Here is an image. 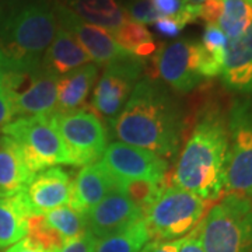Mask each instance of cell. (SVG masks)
I'll use <instances>...</instances> for the list:
<instances>
[{"instance_id":"cell-1","label":"cell","mask_w":252,"mask_h":252,"mask_svg":"<svg viewBox=\"0 0 252 252\" xmlns=\"http://www.w3.org/2000/svg\"><path fill=\"white\" fill-rule=\"evenodd\" d=\"M185 124L184 109L171 91L158 80L144 77L112 121V130L119 142L167 160L178 152Z\"/></svg>"},{"instance_id":"cell-9","label":"cell","mask_w":252,"mask_h":252,"mask_svg":"<svg viewBox=\"0 0 252 252\" xmlns=\"http://www.w3.org/2000/svg\"><path fill=\"white\" fill-rule=\"evenodd\" d=\"M153 77L174 91L188 94L200 87L206 79L200 73V41L182 38L157 48L153 58Z\"/></svg>"},{"instance_id":"cell-14","label":"cell","mask_w":252,"mask_h":252,"mask_svg":"<svg viewBox=\"0 0 252 252\" xmlns=\"http://www.w3.org/2000/svg\"><path fill=\"white\" fill-rule=\"evenodd\" d=\"M73 178L70 172L61 167H51L36 172L23 192L21 198L30 216L45 215L58 207L70 206Z\"/></svg>"},{"instance_id":"cell-33","label":"cell","mask_w":252,"mask_h":252,"mask_svg":"<svg viewBox=\"0 0 252 252\" xmlns=\"http://www.w3.org/2000/svg\"><path fill=\"white\" fill-rule=\"evenodd\" d=\"M202 221L188 235L182 238L178 252H205L202 244Z\"/></svg>"},{"instance_id":"cell-3","label":"cell","mask_w":252,"mask_h":252,"mask_svg":"<svg viewBox=\"0 0 252 252\" xmlns=\"http://www.w3.org/2000/svg\"><path fill=\"white\" fill-rule=\"evenodd\" d=\"M58 28L49 0H10L0 4V66L6 73H32Z\"/></svg>"},{"instance_id":"cell-23","label":"cell","mask_w":252,"mask_h":252,"mask_svg":"<svg viewBox=\"0 0 252 252\" xmlns=\"http://www.w3.org/2000/svg\"><path fill=\"white\" fill-rule=\"evenodd\" d=\"M150 240L146 221L140 219L117 233L97 238L93 252H140Z\"/></svg>"},{"instance_id":"cell-31","label":"cell","mask_w":252,"mask_h":252,"mask_svg":"<svg viewBox=\"0 0 252 252\" xmlns=\"http://www.w3.org/2000/svg\"><path fill=\"white\" fill-rule=\"evenodd\" d=\"M95 240H97V238H95L90 230L87 228V230H86L83 234L79 235V237L66 241L64 245L59 250V252H93Z\"/></svg>"},{"instance_id":"cell-29","label":"cell","mask_w":252,"mask_h":252,"mask_svg":"<svg viewBox=\"0 0 252 252\" xmlns=\"http://www.w3.org/2000/svg\"><path fill=\"white\" fill-rule=\"evenodd\" d=\"M200 44L207 52H210L216 59L224 63L228 39L217 24H206Z\"/></svg>"},{"instance_id":"cell-22","label":"cell","mask_w":252,"mask_h":252,"mask_svg":"<svg viewBox=\"0 0 252 252\" xmlns=\"http://www.w3.org/2000/svg\"><path fill=\"white\" fill-rule=\"evenodd\" d=\"M27 206L21 195L0 198V251L7 250L28 234Z\"/></svg>"},{"instance_id":"cell-7","label":"cell","mask_w":252,"mask_h":252,"mask_svg":"<svg viewBox=\"0 0 252 252\" xmlns=\"http://www.w3.org/2000/svg\"><path fill=\"white\" fill-rule=\"evenodd\" d=\"M51 121L62 139L70 164L84 167L97 162L108 146V133L91 107L54 112Z\"/></svg>"},{"instance_id":"cell-8","label":"cell","mask_w":252,"mask_h":252,"mask_svg":"<svg viewBox=\"0 0 252 252\" xmlns=\"http://www.w3.org/2000/svg\"><path fill=\"white\" fill-rule=\"evenodd\" d=\"M228 160L224 195H247L252 189V101L237 99L227 115Z\"/></svg>"},{"instance_id":"cell-11","label":"cell","mask_w":252,"mask_h":252,"mask_svg":"<svg viewBox=\"0 0 252 252\" xmlns=\"http://www.w3.org/2000/svg\"><path fill=\"white\" fill-rule=\"evenodd\" d=\"M58 79L41 67L32 73H6L3 87L13 97L16 117L52 115L58 104Z\"/></svg>"},{"instance_id":"cell-39","label":"cell","mask_w":252,"mask_h":252,"mask_svg":"<svg viewBox=\"0 0 252 252\" xmlns=\"http://www.w3.org/2000/svg\"><path fill=\"white\" fill-rule=\"evenodd\" d=\"M245 196H247V198H248V200H250V202L252 203V189H250V190L247 192V195H245Z\"/></svg>"},{"instance_id":"cell-5","label":"cell","mask_w":252,"mask_h":252,"mask_svg":"<svg viewBox=\"0 0 252 252\" xmlns=\"http://www.w3.org/2000/svg\"><path fill=\"white\" fill-rule=\"evenodd\" d=\"M210 203L177 185H167L144 215L152 240L172 241L188 235L205 219Z\"/></svg>"},{"instance_id":"cell-35","label":"cell","mask_w":252,"mask_h":252,"mask_svg":"<svg viewBox=\"0 0 252 252\" xmlns=\"http://www.w3.org/2000/svg\"><path fill=\"white\" fill-rule=\"evenodd\" d=\"M182 243V238L180 240H172V241H157L153 240L143 248V252H178Z\"/></svg>"},{"instance_id":"cell-24","label":"cell","mask_w":252,"mask_h":252,"mask_svg":"<svg viewBox=\"0 0 252 252\" xmlns=\"http://www.w3.org/2000/svg\"><path fill=\"white\" fill-rule=\"evenodd\" d=\"M117 44L126 52L139 59L149 58L157 51L153 36L143 24L135 23L132 20L125 21L121 27L111 32Z\"/></svg>"},{"instance_id":"cell-15","label":"cell","mask_w":252,"mask_h":252,"mask_svg":"<svg viewBox=\"0 0 252 252\" xmlns=\"http://www.w3.org/2000/svg\"><path fill=\"white\" fill-rule=\"evenodd\" d=\"M87 228L95 238L117 233L140 219L143 213L119 189L109 192L99 203L86 213Z\"/></svg>"},{"instance_id":"cell-20","label":"cell","mask_w":252,"mask_h":252,"mask_svg":"<svg viewBox=\"0 0 252 252\" xmlns=\"http://www.w3.org/2000/svg\"><path fill=\"white\" fill-rule=\"evenodd\" d=\"M98 77V66L87 63L58 79V112L81 108L89 97L91 87ZM55 111V112H56Z\"/></svg>"},{"instance_id":"cell-21","label":"cell","mask_w":252,"mask_h":252,"mask_svg":"<svg viewBox=\"0 0 252 252\" xmlns=\"http://www.w3.org/2000/svg\"><path fill=\"white\" fill-rule=\"evenodd\" d=\"M64 4L84 21L109 32L129 20L117 0H66Z\"/></svg>"},{"instance_id":"cell-38","label":"cell","mask_w":252,"mask_h":252,"mask_svg":"<svg viewBox=\"0 0 252 252\" xmlns=\"http://www.w3.org/2000/svg\"><path fill=\"white\" fill-rule=\"evenodd\" d=\"M3 83H4V72H3V69L0 66V90L3 89Z\"/></svg>"},{"instance_id":"cell-41","label":"cell","mask_w":252,"mask_h":252,"mask_svg":"<svg viewBox=\"0 0 252 252\" xmlns=\"http://www.w3.org/2000/svg\"><path fill=\"white\" fill-rule=\"evenodd\" d=\"M140 252H143V250H142V251H140Z\"/></svg>"},{"instance_id":"cell-28","label":"cell","mask_w":252,"mask_h":252,"mask_svg":"<svg viewBox=\"0 0 252 252\" xmlns=\"http://www.w3.org/2000/svg\"><path fill=\"white\" fill-rule=\"evenodd\" d=\"M27 237L48 252H59L66 240L46 223L44 215L28 217Z\"/></svg>"},{"instance_id":"cell-30","label":"cell","mask_w":252,"mask_h":252,"mask_svg":"<svg viewBox=\"0 0 252 252\" xmlns=\"http://www.w3.org/2000/svg\"><path fill=\"white\" fill-rule=\"evenodd\" d=\"M126 16L129 20L139 23V24H152L160 18L158 13L154 10L153 4L150 3V0H130L125 7Z\"/></svg>"},{"instance_id":"cell-37","label":"cell","mask_w":252,"mask_h":252,"mask_svg":"<svg viewBox=\"0 0 252 252\" xmlns=\"http://www.w3.org/2000/svg\"><path fill=\"white\" fill-rule=\"evenodd\" d=\"M187 4H193V6H200V4H203L206 0H184Z\"/></svg>"},{"instance_id":"cell-26","label":"cell","mask_w":252,"mask_h":252,"mask_svg":"<svg viewBox=\"0 0 252 252\" xmlns=\"http://www.w3.org/2000/svg\"><path fill=\"white\" fill-rule=\"evenodd\" d=\"M167 185H170L167 180L160 181V182L147 180H117L118 189L122 190L126 196L135 203V206L143 213V216L147 213V210L156 203V200L161 196L162 190L167 188Z\"/></svg>"},{"instance_id":"cell-36","label":"cell","mask_w":252,"mask_h":252,"mask_svg":"<svg viewBox=\"0 0 252 252\" xmlns=\"http://www.w3.org/2000/svg\"><path fill=\"white\" fill-rule=\"evenodd\" d=\"M4 252H48L44 248H41L39 245H36L34 241H31L28 237L23 238L21 241H18L14 245L9 247Z\"/></svg>"},{"instance_id":"cell-19","label":"cell","mask_w":252,"mask_h":252,"mask_svg":"<svg viewBox=\"0 0 252 252\" xmlns=\"http://www.w3.org/2000/svg\"><path fill=\"white\" fill-rule=\"evenodd\" d=\"M34 175L17 143L7 136H0V198H13L23 192Z\"/></svg>"},{"instance_id":"cell-25","label":"cell","mask_w":252,"mask_h":252,"mask_svg":"<svg viewBox=\"0 0 252 252\" xmlns=\"http://www.w3.org/2000/svg\"><path fill=\"white\" fill-rule=\"evenodd\" d=\"M217 26L228 41L240 38L252 26V6L247 0H221Z\"/></svg>"},{"instance_id":"cell-40","label":"cell","mask_w":252,"mask_h":252,"mask_svg":"<svg viewBox=\"0 0 252 252\" xmlns=\"http://www.w3.org/2000/svg\"><path fill=\"white\" fill-rule=\"evenodd\" d=\"M247 1H248V3H250V4L252 6V0H247Z\"/></svg>"},{"instance_id":"cell-34","label":"cell","mask_w":252,"mask_h":252,"mask_svg":"<svg viewBox=\"0 0 252 252\" xmlns=\"http://www.w3.org/2000/svg\"><path fill=\"white\" fill-rule=\"evenodd\" d=\"M16 118L14 105H13V97L7 89L0 90V129L4 125L10 124Z\"/></svg>"},{"instance_id":"cell-17","label":"cell","mask_w":252,"mask_h":252,"mask_svg":"<svg viewBox=\"0 0 252 252\" xmlns=\"http://www.w3.org/2000/svg\"><path fill=\"white\" fill-rule=\"evenodd\" d=\"M220 76L227 90L252 97V26L244 35L228 41Z\"/></svg>"},{"instance_id":"cell-4","label":"cell","mask_w":252,"mask_h":252,"mask_svg":"<svg viewBox=\"0 0 252 252\" xmlns=\"http://www.w3.org/2000/svg\"><path fill=\"white\" fill-rule=\"evenodd\" d=\"M205 252H252V203L244 195L225 193L202 221Z\"/></svg>"},{"instance_id":"cell-18","label":"cell","mask_w":252,"mask_h":252,"mask_svg":"<svg viewBox=\"0 0 252 252\" xmlns=\"http://www.w3.org/2000/svg\"><path fill=\"white\" fill-rule=\"evenodd\" d=\"M87 63H91L90 56L77 39L67 30L58 26L54 39L44 54L41 69L56 77H62Z\"/></svg>"},{"instance_id":"cell-32","label":"cell","mask_w":252,"mask_h":252,"mask_svg":"<svg viewBox=\"0 0 252 252\" xmlns=\"http://www.w3.org/2000/svg\"><path fill=\"white\" fill-rule=\"evenodd\" d=\"M160 17H178L185 9L184 0H150Z\"/></svg>"},{"instance_id":"cell-2","label":"cell","mask_w":252,"mask_h":252,"mask_svg":"<svg viewBox=\"0 0 252 252\" xmlns=\"http://www.w3.org/2000/svg\"><path fill=\"white\" fill-rule=\"evenodd\" d=\"M228 160L227 117L209 105L200 111L172 172V185L188 190L209 203L224 196Z\"/></svg>"},{"instance_id":"cell-10","label":"cell","mask_w":252,"mask_h":252,"mask_svg":"<svg viewBox=\"0 0 252 252\" xmlns=\"http://www.w3.org/2000/svg\"><path fill=\"white\" fill-rule=\"evenodd\" d=\"M143 59L130 56L105 66L104 73L91 98V109L97 117L108 118L111 122L125 107L132 91L143 73Z\"/></svg>"},{"instance_id":"cell-6","label":"cell","mask_w":252,"mask_h":252,"mask_svg":"<svg viewBox=\"0 0 252 252\" xmlns=\"http://www.w3.org/2000/svg\"><path fill=\"white\" fill-rule=\"evenodd\" d=\"M0 133L17 143L28 168L34 174L51 167L72 165L51 117L17 118L3 126Z\"/></svg>"},{"instance_id":"cell-12","label":"cell","mask_w":252,"mask_h":252,"mask_svg":"<svg viewBox=\"0 0 252 252\" xmlns=\"http://www.w3.org/2000/svg\"><path fill=\"white\" fill-rule=\"evenodd\" d=\"M54 11L58 26L67 30L77 39L90 56L91 62L97 66L105 67L111 63L133 56L118 45L109 31L84 21L62 1H55Z\"/></svg>"},{"instance_id":"cell-27","label":"cell","mask_w":252,"mask_h":252,"mask_svg":"<svg viewBox=\"0 0 252 252\" xmlns=\"http://www.w3.org/2000/svg\"><path fill=\"white\" fill-rule=\"evenodd\" d=\"M46 223L62 235L66 241L76 238L87 230V217L70 206L54 209L44 215Z\"/></svg>"},{"instance_id":"cell-13","label":"cell","mask_w":252,"mask_h":252,"mask_svg":"<svg viewBox=\"0 0 252 252\" xmlns=\"http://www.w3.org/2000/svg\"><path fill=\"white\" fill-rule=\"evenodd\" d=\"M114 178L119 181H160L167 180L168 161L152 152L122 142L109 143L101 157Z\"/></svg>"},{"instance_id":"cell-16","label":"cell","mask_w":252,"mask_h":252,"mask_svg":"<svg viewBox=\"0 0 252 252\" xmlns=\"http://www.w3.org/2000/svg\"><path fill=\"white\" fill-rule=\"evenodd\" d=\"M114 189H118L117 180L102 162L84 165L73 178L70 207L86 215Z\"/></svg>"}]
</instances>
